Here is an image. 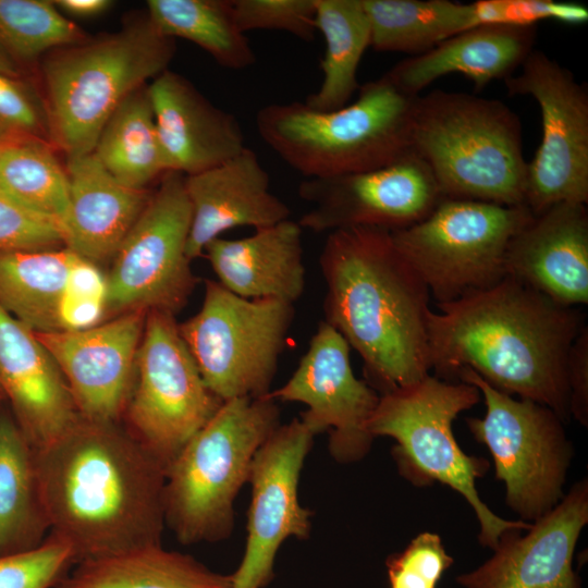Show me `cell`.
<instances>
[{"label":"cell","instance_id":"cell-39","mask_svg":"<svg viewBox=\"0 0 588 588\" xmlns=\"http://www.w3.org/2000/svg\"><path fill=\"white\" fill-rule=\"evenodd\" d=\"M453 563L440 536L424 531L402 552L387 559L390 588H437L441 576Z\"/></svg>","mask_w":588,"mask_h":588},{"label":"cell","instance_id":"cell-24","mask_svg":"<svg viewBox=\"0 0 588 588\" xmlns=\"http://www.w3.org/2000/svg\"><path fill=\"white\" fill-rule=\"evenodd\" d=\"M303 229L290 219L242 238H215L204 252L230 292L247 299L294 304L304 293Z\"/></svg>","mask_w":588,"mask_h":588},{"label":"cell","instance_id":"cell-28","mask_svg":"<svg viewBox=\"0 0 588 588\" xmlns=\"http://www.w3.org/2000/svg\"><path fill=\"white\" fill-rule=\"evenodd\" d=\"M76 258L68 247L0 253V307L35 333L61 331V306Z\"/></svg>","mask_w":588,"mask_h":588},{"label":"cell","instance_id":"cell-33","mask_svg":"<svg viewBox=\"0 0 588 588\" xmlns=\"http://www.w3.org/2000/svg\"><path fill=\"white\" fill-rule=\"evenodd\" d=\"M147 14L161 34L194 42L223 68L243 70L256 62L231 0H149Z\"/></svg>","mask_w":588,"mask_h":588},{"label":"cell","instance_id":"cell-40","mask_svg":"<svg viewBox=\"0 0 588 588\" xmlns=\"http://www.w3.org/2000/svg\"><path fill=\"white\" fill-rule=\"evenodd\" d=\"M106 275L98 265L77 255L61 306V331L84 330L100 323L106 316Z\"/></svg>","mask_w":588,"mask_h":588},{"label":"cell","instance_id":"cell-3","mask_svg":"<svg viewBox=\"0 0 588 588\" xmlns=\"http://www.w3.org/2000/svg\"><path fill=\"white\" fill-rule=\"evenodd\" d=\"M324 321L362 357L383 393L429 375V290L396 248L391 231L329 232L319 256Z\"/></svg>","mask_w":588,"mask_h":588},{"label":"cell","instance_id":"cell-47","mask_svg":"<svg viewBox=\"0 0 588 588\" xmlns=\"http://www.w3.org/2000/svg\"><path fill=\"white\" fill-rule=\"evenodd\" d=\"M1 145H2V144H0V148H1Z\"/></svg>","mask_w":588,"mask_h":588},{"label":"cell","instance_id":"cell-27","mask_svg":"<svg viewBox=\"0 0 588 588\" xmlns=\"http://www.w3.org/2000/svg\"><path fill=\"white\" fill-rule=\"evenodd\" d=\"M54 588H233V578L157 544L78 562Z\"/></svg>","mask_w":588,"mask_h":588},{"label":"cell","instance_id":"cell-4","mask_svg":"<svg viewBox=\"0 0 588 588\" xmlns=\"http://www.w3.org/2000/svg\"><path fill=\"white\" fill-rule=\"evenodd\" d=\"M412 150L444 198L525 206L522 123L498 99L441 89L418 95Z\"/></svg>","mask_w":588,"mask_h":588},{"label":"cell","instance_id":"cell-7","mask_svg":"<svg viewBox=\"0 0 588 588\" xmlns=\"http://www.w3.org/2000/svg\"><path fill=\"white\" fill-rule=\"evenodd\" d=\"M280 426L268 395L223 402L166 470L164 524L182 544L226 539L255 453Z\"/></svg>","mask_w":588,"mask_h":588},{"label":"cell","instance_id":"cell-8","mask_svg":"<svg viewBox=\"0 0 588 588\" xmlns=\"http://www.w3.org/2000/svg\"><path fill=\"white\" fill-rule=\"evenodd\" d=\"M480 396L473 384L427 375L414 384L383 393L367 429L373 439L390 437L395 441L392 455L399 471L414 486L440 482L463 495L479 523V542L493 550L505 531L527 530L531 523L503 519L487 506L476 479L485 475L489 464L465 454L455 440L454 419Z\"/></svg>","mask_w":588,"mask_h":588},{"label":"cell","instance_id":"cell-22","mask_svg":"<svg viewBox=\"0 0 588 588\" xmlns=\"http://www.w3.org/2000/svg\"><path fill=\"white\" fill-rule=\"evenodd\" d=\"M184 182L192 208L186 247L191 261L232 228L259 230L290 217V208L270 191V176L248 147L213 168L185 176Z\"/></svg>","mask_w":588,"mask_h":588},{"label":"cell","instance_id":"cell-13","mask_svg":"<svg viewBox=\"0 0 588 588\" xmlns=\"http://www.w3.org/2000/svg\"><path fill=\"white\" fill-rule=\"evenodd\" d=\"M184 180L180 172H167L121 243L106 275V315H174L187 303L196 279L186 255L192 208Z\"/></svg>","mask_w":588,"mask_h":588},{"label":"cell","instance_id":"cell-15","mask_svg":"<svg viewBox=\"0 0 588 588\" xmlns=\"http://www.w3.org/2000/svg\"><path fill=\"white\" fill-rule=\"evenodd\" d=\"M298 195L311 209L297 222L316 233L355 226L405 229L444 198L432 172L414 151L372 170L305 179Z\"/></svg>","mask_w":588,"mask_h":588},{"label":"cell","instance_id":"cell-25","mask_svg":"<svg viewBox=\"0 0 588 588\" xmlns=\"http://www.w3.org/2000/svg\"><path fill=\"white\" fill-rule=\"evenodd\" d=\"M537 26L479 25L396 63L385 75L404 93L418 96L436 79L458 73L481 89L511 77L534 50Z\"/></svg>","mask_w":588,"mask_h":588},{"label":"cell","instance_id":"cell-44","mask_svg":"<svg viewBox=\"0 0 588 588\" xmlns=\"http://www.w3.org/2000/svg\"><path fill=\"white\" fill-rule=\"evenodd\" d=\"M60 12L76 17H94L106 12L112 2L108 0H58L53 1Z\"/></svg>","mask_w":588,"mask_h":588},{"label":"cell","instance_id":"cell-37","mask_svg":"<svg viewBox=\"0 0 588 588\" xmlns=\"http://www.w3.org/2000/svg\"><path fill=\"white\" fill-rule=\"evenodd\" d=\"M470 8L474 27L479 25L530 27L548 20L577 25L588 21V9L575 2L478 0L471 2Z\"/></svg>","mask_w":588,"mask_h":588},{"label":"cell","instance_id":"cell-2","mask_svg":"<svg viewBox=\"0 0 588 588\" xmlns=\"http://www.w3.org/2000/svg\"><path fill=\"white\" fill-rule=\"evenodd\" d=\"M437 307L428 317V346L438 378L456 381L469 368L501 392L546 405L564 422L571 418L568 353L586 327L578 307L511 277Z\"/></svg>","mask_w":588,"mask_h":588},{"label":"cell","instance_id":"cell-18","mask_svg":"<svg viewBox=\"0 0 588 588\" xmlns=\"http://www.w3.org/2000/svg\"><path fill=\"white\" fill-rule=\"evenodd\" d=\"M146 316L135 310L84 330L36 333L61 370L79 416L122 421Z\"/></svg>","mask_w":588,"mask_h":588},{"label":"cell","instance_id":"cell-17","mask_svg":"<svg viewBox=\"0 0 588 588\" xmlns=\"http://www.w3.org/2000/svg\"><path fill=\"white\" fill-rule=\"evenodd\" d=\"M350 348L333 327L320 321L291 378L268 394L305 404L299 419L315 434L330 430L329 452L340 463L360 461L369 452L373 438L367 424L380 397L355 377Z\"/></svg>","mask_w":588,"mask_h":588},{"label":"cell","instance_id":"cell-46","mask_svg":"<svg viewBox=\"0 0 588 588\" xmlns=\"http://www.w3.org/2000/svg\"><path fill=\"white\" fill-rule=\"evenodd\" d=\"M3 397H4V396H3V393H2V391H1V389H0V400L3 399Z\"/></svg>","mask_w":588,"mask_h":588},{"label":"cell","instance_id":"cell-14","mask_svg":"<svg viewBox=\"0 0 588 588\" xmlns=\"http://www.w3.org/2000/svg\"><path fill=\"white\" fill-rule=\"evenodd\" d=\"M518 74L504 81L512 96L539 105L542 138L527 161L525 206L538 215L561 203H588V93L573 73L532 50Z\"/></svg>","mask_w":588,"mask_h":588},{"label":"cell","instance_id":"cell-21","mask_svg":"<svg viewBox=\"0 0 588 588\" xmlns=\"http://www.w3.org/2000/svg\"><path fill=\"white\" fill-rule=\"evenodd\" d=\"M0 389L33 449H40L79 418L68 383L29 328L0 307Z\"/></svg>","mask_w":588,"mask_h":588},{"label":"cell","instance_id":"cell-26","mask_svg":"<svg viewBox=\"0 0 588 588\" xmlns=\"http://www.w3.org/2000/svg\"><path fill=\"white\" fill-rule=\"evenodd\" d=\"M70 222L65 247L96 265L113 258L152 192L119 182L94 152L70 157Z\"/></svg>","mask_w":588,"mask_h":588},{"label":"cell","instance_id":"cell-38","mask_svg":"<svg viewBox=\"0 0 588 588\" xmlns=\"http://www.w3.org/2000/svg\"><path fill=\"white\" fill-rule=\"evenodd\" d=\"M237 26L248 30H282L313 41L316 34L315 0H231Z\"/></svg>","mask_w":588,"mask_h":588},{"label":"cell","instance_id":"cell-11","mask_svg":"<svg viewBox=\"0 0 588 588\" xmlns=\"http://www.w3.org/2000/svg\"><path fill=\"white\" fill-rule=\"evenodd\" d=\"M456 381L475 385L483 397L482 418L467 426L491 453L495 478L505 486V502L523 522L534 523L562 500L574 448L564 421L550 407L514 399L491 387L469 368Z\"/></svg>","mask_w":588,"mask_h":588},{"label":"cell","instance_id":"cell-12","mask_svg":"<svg viewBox=\"0 0 588 588\" xmlns=\"http://www.w3.org/2000/svg\"><path fill=\"white\" fill-rule=\"evenodd\" d=\"M222 404L205 384L174 315L149 310L122 417L128 432L167 470Z\"/></svg>","mask_w":588,"mask_h":588},{"label":"cell","instance_id":"cell-19","mask_svg":"<svg viewBox=\"0 0 588 588\" xmlns=\"http://www.w3.org/2000/svg\"><path fill=\"white\" fill-rule=\"evenodd\" d=\"M588 524V481H577L549 513L524 529L505 531L492 556L461 574L464 588H581L574 569L578 538Z\"/></svg>","mask_w":588,"mask_h":588},{"label":"cell","instance_id":"cell-9","mask_svg":"<svg viewBox=\"0 0 588 588\" xmlns=\"http://www.w3.org/2000/svg\"><path fill=\"white\" fill-rule=\"evenodd\" d=\"M532 216L526 206L443 198L421 221L391 235L437 304H444L504 279L509 244Z\"/></svg>","mask_w":588,"mask_h":588},{"label":"cell","instance_id":"cell-1","mask_svg":"<svg viewBox=\"0 0 588 588\" xmlns=\"http://www.w3.org/2000/svg\"><path fill=\"white\" fill-rule=\"evenodd\" d=\"M34 457L49 534L75 564L161 544L166 467L122 421L79 416Z\"/></svg>","mask_w":588,"mask_h":588},{"label":"cell","instance_id":"cell-29","mask_svg":"<svg viewBox=\"0 0 588 588\" xmlns=\"http://www.w3.org/2000/svg\"><path fill=\"white\" fill-rule=\"evenodd\" d=\"M48 530L34 449L13 416L0 412V555L37 548Z\"/></svg>","mask_w":588,"mask_h":588},{"label":"cell","instance_id":"cell-32","mask_svg":"<svg viewBox=\"0 0 588 588\" xmlns=\"http://www.w3.org/2000/svg\"><path fill=\"white\" fill-rule=\"evenodd\" d=\"M370 47L381 52L421 54L474 27L470 3L449 0H363Z\"/></svg>","mask_w":588,"mask_h":588},{"label":"cell","instance_id":"cell-41","mask_svg":"<svg viewBox=\"0 0 588 588\" xmlns=\"http://www.w3.org/2000/svg\"><path fill=\"white\" fill-rule=\"evenodd\" d=\"M65 246L62 230L50 219L0 189V253Z\"/></svg>","mask_w":588,"mask_h":588},{"label":"cell","instance_id":"cell-5","mask_svg":"<svg viewBox=\"0 0 588 588\" xmlns=\"http://www.w3.org/2000/svg\"><path fill=\"white\" fill-rule=\"evenodd\" d=\"M384 74L359 86L355 101L331 111L304 102L272 103L255 118L261 139L305 179L363 172L412 150L416 99Z\"/></svg>","mask_w":588,"mask_h":588},{"label":"cell","instance_id":"cell-45","mask_svg":"<svg viewBox=\"0 0 588 588\" xmlns=\"http://www.w3.org/2000/svg\"><path fill=\"white\" fill-rule=\"evenodd\" d=\"M0 73L15 77L17 66L15 61L0 48Z\"/></svg>","mask_w":588,"mask_h":588},{"label":"cell","instance_id":"cell-30","mask_svg":"<svg viewBox=\"0 0 588 588\" xmlns=\"http://www.w3.org/2000/svg\"><path fill=\"white\" fill-rule=\"evenodd\" d=\"M316 29L326 42L320 69L322 83L304 103L317 111L348 105L358 91L357 70L370 47V23L363 0H315Z\"/></svg>","mask_w":588,"mask_h":588},{"label":"cell","instance_id":"cell-10","mask_svg":"<svg viewBox=\"0 0 588 588\" xmlns=\"http://www.w3.org/2000/svg\"><path fill=\"white\" fill-rule=\"evenodd\" d=\"M294 304L247 299L207 280L200 309L179 324L207 388L223 402L271 392Z\"/></svg>","mask_w":588,"mask_h":588},{"label":"cell","instance_id":"cell-34","mask_svg":"<svg viewBox=\"0 0 588 588\" xmlns=\"http://www.w3.org/2000/svg\"><path fill=\"white\" fill-rule=\"evenodd\" d=\"M52 144L37 138L3 143L0 148V189L53 221L66 236L70 184Z\"/></svg>","mask_w":588,"mask_h":588},{"label":"cell","instance_id":"cell-36","mask_svg":"<svg viewBox=\"0 0 588 588\" xmlns=\"http://www.w3.org/2000/svg\"><path fill=\"white\" fill-rule=\"evenodd\" d=\"M74 565L71 548L49 534L37 548L0 555V588H54Z\"/></svg>","mask_w":588,"mask_h":588},{"label":"cell","instance_id":"cell-35","mask_svg":"<svg viewBox=\"0 0 588 588\" xmlns=\"http://www.w3.org/2000/svg\"><path fill=\"white\" fill-rule=\"evenodd\" d=\"M86 37L53 1L0 0V48L26 62Z\"/></svg>","mask_w":588,"mask_h":588},{"label":"cell","instance_id":"cell-42","mask_svg":"<svg viewBox=\"0 0 588 588\" xmlns=\"http://www.w3.org/2000/svg\"><path fill=\"white\" fill-rule=\"evenodd\" d=\"M25 138L51 143L45 102L14 77L0 73V144Z\"/></svg>","mask_w":588,"mask_h":588},{"label":"cell","instance_id":"cell-20","mask_svg":"<svg viewBox=\"0 0 588 588\" xmlns=\"http://www.w3.org/2000/svg\"><path fill=\"white\" fill-rule=\"evenodd\" d=\"M505 272L560 305H586L587 205L561 203L534 215L509 244Z\"/></svg>","mask_w":588,"mask_h":588},{"label":"cell","instance_id":"cell-16","mask_svg":"<svg viewBox=\"0 0 588 588\" xmlns=\"http://www.w3.org/2000/svg\"><path fill=\"white\" fill-rule=\"evenodd\" d=\"M316 434L299 419L280 425L253 458L244 556L232 574L233 588H264L274 577L280 546L290 537L306 539L311 512L298 501V480Z\"/></svg>","mask_w":588,"mask_h":588},{"label":"cell","instance_id":"cell-43","mask_svg":"<svg viewBox=\"0 0 588 588\" xmlns=\"http://www.w3.org/2000/svg\"><path fill=\"white\" fill-rule=\"evenodd\" d=\"M569 415L581 426L588 425V328L579 332L567 360Z\"/></svg>","mask_w":588,"mask_h":588},{"label":"cell","instance_id":"cell-23","mask_svg":"<svg viewBox=\"0 0 588 588\" xmlns=\"http://www.w3.org/2000/svg\"><path fill=\"white\" fill-rule=\"evenodd\" d=\"M148 93L168 171L193 175L246 148L236 118L182 75L164 71L148 85Z\"/></svg>","mask_w":588,"mask_h":588},{"label":"cell","instance_id":"cell-6","mask_svg":"<svg viewBox=\"0 0 588 588\" xmlns=\"http://www.w3.org/2000/svg\"><path fill=\"white\" fill-rule=\"evenodd\" d=\"M175 40L147 13L112 34L56 49L42 65L51 144L68 158L93 152L112 113L168 70Z\"/></svg>","mask_w":588,"mask_h":588},{"label":"cell","instance_id":"cell-31","mask_svg":"<svg viewBox=\"0 0 588 588\" xmlns=\"http://www.w3.org/2000/svg\"><path fill=\"white\" fill-rule=\"evenodd\" d=\"M93 152L112 176L130 187L146 189L169 172L148 85L121 102L105 124Z\"/></svg>","mask_w":588,"mask_h":588}]
</instances>
